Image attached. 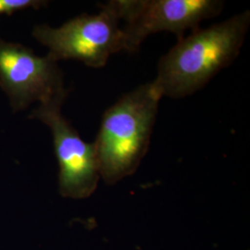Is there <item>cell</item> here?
I'll list each match as a JSON object with an SVG mask.
<instances>
[{"label":"cell","instance_id":"3","mask_svg":"<svg viewBox=\"0 0 250 250\" xmlns=\"http://www.w3.org/2000/svg\"><path fill=\"white\" fill-rule=\"evenodd\" d=\"M98 14H82L60 27L38 24L33 36L58 62L75 60L92 68L104 67L113 54L125 51L123 22L111 1Z\"/></svg>","mask_w":250,"mask_h":250},{"label":"cell","instance_id":"5","mask_svg":"<svg viewBox=\"0 0 250 250\" xmlns=\"http://www.w3.org/2000/svg\"><path fill=\"white\" fill-rule=\"evenodd\" d=\"M62 97L39 104L29 118L49 127L54 150L59 162V188L63 197L74 199L89 197L98 188L100 172L94 143L82 139L62 112Z\"/></svg>","mask_w":250,"mask_h":250},{"label":"cell","instance_id":"4","mask_svg":"<svg viewBox=\"0 0 250 250\" xmlns=\"http://www.w3.org/2000/svg\"><path fill=\"white\" fill-rule=\"evenodd\" d=\"M123 22L125 51L135 52L151 35L174 34L181 39L208 19L219 16L221 0H111Z\"/></svg>","mask_w":250,"mask_h":250},{"label":"cell","instance_id":"2","mask_svg":"<svg viewBox=\"0 0 250 250\" xmlns=\"http://www.w3.org/2000/svg\"><path fill=\"white\" fill-rule=\"evenodd\" d=\"M161 99L151 83H144L104 112L94 146L100 177L108 185L132 175L143 161Z\"/></svg>","mask_w":250,"mask_h":250},{"label":"cell","instance_id":"6","mask_svg":"<svg viewBox=\"0 0 250 250\" xmlns=\"http://www.w3.org/2000/svg\"><path fill=\"white\" fill-rule=\"evenodd\" d=\"M58 62L49 54L40 57L25 45L0 38V87L14 112L68 96Z\"/></svg>","mask_w":250,"mask_h":250},{"label":"cell","instance_id":"7","mask_svg":"<svg viewBox=\"0 0 250 250\" xmlns=\"http://www.w3.org/2000/svg\"><path fill=\"white\" fill-rule=\"evenodd\" d=\"M43 0H0V15H11L19 10L25 9H39L46 6Z\"/></svg>","mask_w":250,"mask_h":250},{"label":"cell","instance_id":"1","mask_svg":"<svg viewBox=\"0 0 250 250\" xmlns=\"http://www.w3.org/2000/svg\"><path fill=\"white\" fill-rule=\"evenodd\" d=\"M250 26V11L245 10L190 32L160 59L153 87L161 99H184L202 89L238 57Z\"/></svg>","mask_w":250,"mask_h":250}]
</instances>
